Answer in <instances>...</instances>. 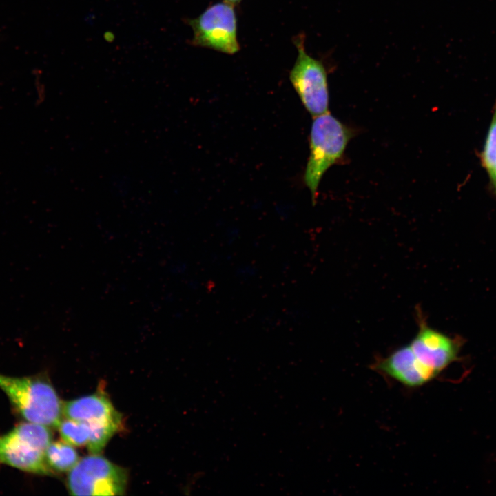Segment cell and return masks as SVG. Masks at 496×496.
<instances>
[{
    "label": "cell",
    "instance_id": "5",
    "mask_svg": "<svg viewBox=\"0 0 496 496\" xmlns=\"http://www.w3.org/2000/svg\"><path fill=\"white\" fill-rule=\"evenodd\" d=\"M127 482L125 469L99 454H91L68 471L67 488L72 495H121Z\"/></svg>",
    "mask_w": 496,
    "mask_h": 496
},
{
    "label": "cell",
    "instance_id": "8",
    "mask_svg": "<svg viewBox=\"0 0 496 496\" xmlns=\"http://www.w3.org/2000/svg\"><path fill=\"white\" fill-rule=\"evenodd\" d=\"M63 414L67 418L82 421L90 425L122 426L121 415L114 409L108 397L99 392L63 403Z\"/></svg>",
    "mask_w": 496,
    "mask_h": 496
},
{
    "label": "cell",
    "instance_id": "3",
    "mask_svg": "<svg viewBox=\"0 0 496 496\" xmlns=\"http://www.w3.org/2000/svg\"><path fill=\"white\" fill-rule=\"evenodd\" d=\"M353 131L329 112L314 117L310 132V154L304 175L313 203L326 171L342 157Z\"/></svg>",
    "mask_w": 496,
    "mask_h": 496
},
{
    "label": "cell",
    "instance_id": "11",
    "mask_svg": "<svg viewBox=\"0 0 496 496\" xmlns=\"http://www.w3.org/2000/svg\"><path fill=\"white\" fill-rule=\"evenodd\" d=\"M479 158L482 166L486 170L496 163V104Z\"/></svg>",
    "mask_w": 496,
    "mask_h": 496
},
{
    "label": "cell",
    "instance_id": "2",
    "mask_svg": "<svg viewBox=\"0 0 496 496\" xmlns=\"http://www.w3.org/2000/svg\"><path fill=\"white\" fill-rule=\"evenodd\" d=\"M0 389L25 421L48 427H57L61 422L63 404L44 375L12 377L0 373Z\"/></svg>",
    "mask_w": 496,
    "mask_h": 496
},
{
    "label": "cell",
    "instance_id": "10",
    "mask_svg": "<svg viewBox=\"0 0 496 496\" xmlns=\"http://www.w3.org/2000/svg\"><path fill=\"white\" fill-rule=\"evenodd\" d=\"M63 441L76 446H87L90 437V426L84 422L67 418L57 426Z\"/></svg>",
    "mask_w": 496,
    "mask_h": 496
},
{
    "label": "cell",
    "instance_id": "7",
    "mask_svg": "<svg viewBox=\"0 0 496 496\" xmlns=\"http://www.w3.org/2000/svg\"><path fill=\"white\" fill-rule=\"evenodd\" d=\"M187 23L193 30L192 45L228 54L239 51L234 4L226 1L214 3Z\"/></svg>",
    "mask_w": 496,
    "mask_h": 496
},
{
    "label": "cell",
    "instance_id": "12",
    "mask_svg": "<svg viewBox=\"0 0 496 496\" xmlns=\"http://www.w3.org/2000/svg\"><path fill=\"white\" fill-rule=\"evenodd\" d=\"M486 171L489 176L491 189L496 196V163Z\"/></svg>",
    "mask_w": 496,
    "mask_h": 496
},
{
    "label": "cell",
    "instance_id": "1",
    "mask_svg": "<svg viewBox=\"0 0 496 496\" xmlns=\"http://www.w3.org/2000/svg\"><path fill=\"white\" fill-rule=\"evenodd\" d=\"M418 330L414 338L384 357L376 358L373 369L407 388H418L437 378L457 361L463 344L459 336L450 337L431 327L416 308Z\"/></svg>",
    "mask_w": 496,
    "mask_h": 496
},
{
    "label": "cell",
    "instance_id": "6",
    "mask_svg": "<svg viewBox=\"0 0 496 496\" xmlns=\"http://www.w3.org/2000/svg\"><path fill=\"white\" fill-rule=\"evenodd\" d=\"M298 50L289 73L290 81L302 104L313 117L328 112L329 89L324 63L306 52L302 34L293 39Z\"/></svg>",
    "mask_w": 496,
    "mask_h": 496
},
{
    "label": "cell",
    "instance_id": "13",
    "mask_svg": "<svg viewBox=\"0 0 496 496\" xmlns=\"http://www.w3.org/2000/svg\"><path fill=\"white\" fill-rule=\"evenodd\" d=\"M225 1H227V2H229V3H231L234 4V5H235V4L238 3H239L240 1H241V0H225Z\"/></svg>",
    "mask_w": 496,
    "mask_h": 496
},
{
    "label": "cell",
    "instance_id": "4",
    "mask_svg": "<svg viewBox=\"0 0 496 496\" xmlns=\"http://www.w3.org/2000/svg\"><path fill=\"white\" fill-rule=\"evenodd\" d=\"M49 427L26 422L0 435V465H7L24 472L52 475L45 452L52 442Z\"/></svg>",
    "mask_w": 496,
    "mask_h": 496
},
{
    "label": "cell",
    "instance_id": "9",
    "mask_svg": "<svg viewBox=\"0 0 496 496\" xmlns=\"http://www.w3.org/2000/svg\"><path fill=\"white\" fill-rule=\"evenodd\" d=\"M45 457L54 474L70 471L79 460L74 446L65 441L51 442L45 450Z\"/></svg>",
    "mask_w": 496,
    "mask_h": 496
}]
</instances>
